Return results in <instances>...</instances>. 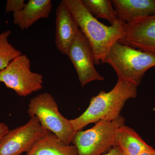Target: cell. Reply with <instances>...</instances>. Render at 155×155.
Here are the masks:
<instances>
[{
  "instance_id": "obj_1",
  "label": "cell",
  "mask_w": 155,
  "mask_h": 155,
  "mask_svg": "<svg viewBox=\"0 0 155 155\" xmlns=\"http://www.w3.org/2000/svg\"><path fill=\"white\" fill-rule=\"evenodd\" d=\"M93 51L94 64H104L114 44L123 35V23L107 26L99 22L84 7L81 0H64Z\"/></svg>"
},
{
  "instance_id": "obj_2",
  "label": "cell",
  "mask_w": 155,
  "mask_h": 155,
  "mask_svg": "<svg viewBox=\"0 0 155 155\" xmlns=\"http://www.w3.org/2000/svg\"><path fill=\"white\" fill-rule=\"evenodd\" d=\"M137 87L134 84L118 79L110 91H101L92 97L86 110L70 122L75 132L87 125L101 120H114L119 118L126 101L137 96Z\"/></svg>"
},
{
  "instance_id": "obj_3",
  "label": "cell",
  "mask_w": 155,
  "mask_h": 155,
  "mask_svg": "<svg viewBox=\"0 0 155 155\" xmlns=\"http://www.w3.org/2000/svg\"><path fill=\"white\" fill-rule=\"evenodd\" d=\"M104 64L113 67L118 79L138 86L147 71L155 67V54L117 41L111 48Z\"/></svg>"
},
{
  "instance_id": "obj_4",
  "label": "cell",
  "mask_w": 155,
  "mask_h": 155,
  "mask_svg": "<svg viewBox=\"0 0 155 155\" xmlns=\"http://www.w3.org/2000/svg\"><path fill=\"white\" fill-rule=\"evenodd\" d=\"M27 113L30 117L35 116L42 127L52 132L65 144L72 143L75 133L70 120L60 113L52 95L45 92L31 99Z\"/></svg>"
},
{
  "instance_id": "obj_5",
  "label": "cell",
  "mask_w": 155,
  "mask_h": 155,
  "mask_svg": "<svg viewBox=\"0 0 155 155\" xmlns=\"http://www.w3.org/2000/svg\"><path fill=\"white\" fill-rule=\"evenodd\" d=\"M123 116L114 120H101L91 128L75 132L72 143L78 155H101L114 146L117 129L125 125Z\"/></svg>"
},
{
  "instance_id": "obj_6",
  "label": "cell",
  "mask_w": 155,
  "mask_h": 155,
  "mask_svg": "<svg viewBox=\"0 0 155 155\" xmlns=\"http://www.w3.org/2000/svg\"><path fill=\"white\" fill-rule=\"evenodd\" d=\"M31 61L22 54L0 71V82L19 96L26 97L43 87V76L31 70Z\"/></svg>"
},
{
  "instance_id": "obj_7",
  "label": "cell",
  "mask_w": 155,
  "mask_h": 155,
  "mask_svg": "<svg viewBox=\"0 0 155 155\" xmlns=\"http://www.w3.org/2000/svg\"><path fill=\"white\" fill-rule=\"evenodd\" d=\"M49 132L42 127L36 117H31L25 125L7 132L0 141V155H21L28 152Z\"/></svg>"
},
{
  "instance_id": "obj_8",
  "label": "cell",
  "mask_w": 155,
  "mask_h": 155,
  "mask_svg": "<svg viewBox=\"0 0 155 155\" xmlns=\"http://www.w3.org/2000/svg\"><path fill=\"white\" fill-rule=\"evenodd\" d=\"M67 55L74 65L82 87L91 81L104 80V78L95 68L93 51L81 30L70 47Z\"/></svg>"
},
{
  "instance_id": "obj_9",
  "label": "cell",
  "mask_w": 155,
  "mask_h": 155,
  "mask_svg": "<svg viewBox=\"0 0 155 155\" xmlns=\"http://www.w3.org/2000/svg\"><path fill=\"white\" fill-rule=\"evenodd\" d=\"M118 42L155 54V14L123 23V35Z\"/></svg>"
},
{
  "instance_id": "obj_10",
  "label": "cell",
  "mask_w": 155,
  "mask_h": 155,
  "mask_svg": "<svg viewBox=\"0 0 155 155\" xmlns=\"http://www.w3.org/2000/svg\"><path fill=\"white\" fill-rule=\"evenodd\" d=\"M55 25L56 48L61 54L67 55L80 29L64 0L60 2L57 7Z\"/></svg>"
},
{
  "instance_id": "obj_11",
  "label": "cell",
  "mask_w": 155,
  "mask_h": 155,
  "mask_svg": "<svg viewBox=\"0 0 155 155\" xmlns=\"http://www.w3.org/2000/svg\"><path fill=\"white\" fill-rule=\"evenodd\" d=\"M119 21L129 24L155 14V0H113Z\"/></svg>"
},
{
  "instance_id": "obj_12",
  "label": "cell",
  "mask_w": 155,
  "mask_h": 155,
  "mask_svg": "<svg viewBox=\"0 0 155 155\" xmlns=\"http://www.w3.org/2000/svg\"><path fill=\"white\" fill-rule=\"evenodd\" d=\"M52 6L51 0H29L23 9L13 13L14 23L21 30L28 29L40 19L49 17Z\"/></svg>"
},
{
  "instance_id": "obj_13",
  "label": "cell",
  "mask_w": 155,
  "mask_h": 155,
  "mask_svg": "<svg viewBox=\"0 0 155 155\" xmlns=\"http://www.w3.org/2000/svg\"><path fill=\"white\" fill-rule=\"evenodd\" d=\"M115 146L122 150L123 155H138L154 149L145 142L135 130L125 125L116 130Z\"/></svg>"
},
{
  "instance_id": "obj_14",
  "label": "cell",
  "mask_w": 155,
  "mask_h": 155,
  "mask_svg": "<svg viewBox=\"0 0 155 155\" xmlns=\"http://www.w3.org/2000/svg\"><path fill=\"white\" fill-rule=\"evenodd\" d=\"M26 155H78L74 145L65 144L49 132L38 140Z\"/></svg>"
},
{
  "instance_id": "obj_15",
  "label": "cell",
  "mask_w": 155,
  "mask_h": 155,
  "mask_svg": "<svg viewBox=\"0 0 155 155\" xmlns=\"http://www.w3.org/2000/svg\"><path fill=\"white\" fill-rule=\"evenodd\" d=\"M84 7L95 18L106 19L111 25L120 22L110 0H81Z\"/></svg>"
},
{
  "instance_id": "obj_16",
  "label": "cell",
  "mask_w": 155,
  "mask_h": 155,
  "mask_svg": "<svg viewBox=\"0 0 155 155\" xmlns=\"http://www.w3.org/2000/svg\"><path fill=\"white\" fill-rule=\"evenodd\" d=\"M11 33L10 30L0 33V71L22 54L9 43L8 38Z\"/></svg>"
},
{
  "instance_id": "obj_17",
  "label": "cell",
  "mask_w": 155,
  "mask_h": 155,
  "mask_svg": "<svg viewBox=\"0 0 155 155\" xmlns=\"http://www.w3.org/2000/svg\"><path fill=\"white\" fill-rule=\"evenodd\" d=\"M25 4L24 0H8L5 8V12H13L14 13L18 12L23 9Z\"/></svg>"
},
{
  "instance_id": "obj_18",
  "label": "cell",
  "mask_w": 155,
  "mask_h": 155,
  "mask_svg": "<svg viewBox=\"0 0 155 155\" xmlns=\"http://www.w3.org/2000/svg\"><path fill=\"white\" fill-rule=\"evenodd\" d=\"M104 155H123V153L119 147L115 146L112 147L107 153Z\"/></svg>"
},
{
  "instance_id": "obj_19",
  "label": "cell",
  "mask_w": 155,
  "mask_h": 155,
  "mask_svg": "<svg viewBox=\"0 0 155 155\" xmlns=\"http://www.w3.org/2000/svg\"><path fill=\"white\" fill-rule=\"evenodd\" d=\"M9 130V127L8 125L5 123L0 122V141Z\"/></svg>"
},
{
  "instance_id": "obj_20",
  "label": "cell",
  "mask_w": 155,
  "mask_h": 155,
  "mask_svg": "<svg viewBox=\"0 0 155 155\" xmlns=\"http://www.w3.org/2000/svg\"><path fill=\"white\" fill-rule=\"evenodd\" d=\"M137 155H155V150L153 149L150 150L146 151Z\"/></svg>"
}]
</instances>
